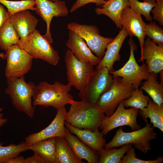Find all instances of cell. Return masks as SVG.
I'll use <instances>...</instances> for the list:
<instances>
[{"instance_id":"obj_1","label":"cell","mask_w":163,"mask_h":163,"mask_svg":"<svg viewBox=\"0 0 163 163\" xmlns=\"http://www.w3.org/2000/svg\"><path fill=\"white\" fill-rule=\"evenodd\" d=\"M72 87L69 84L65 85L57 81L53 84L41 82L38 85H35L34 88L33 106H50L57 110L66 104H70L74 100L69 93Z\"/></svg>"},{"instance_id":"obj_2","label":"cell","mask_w":163,"mask_h":163,"mask_svg":"<svg viewBox=\"0 0 163 163\" xmlns=\"http://www.w3.org/2000/svg\"><path fill=\"white\" fill-rule=\"evenodd\" d=\"M70 104L65 115V121L78 128L99 130L106 116L96 104L74 100Z\"/></svg>"},{"instance_id":"obj_3","label":"cell","mask_w":163,"mask_h":163,"mask_svg":"<svg viewBox=\"0 0 163 163\" xmlns=\"http://www.w3.org/2000/svg\"><path fill=\"white\" fill-rule=\"evenodd\" d=\"M146 123L145 126L141 129L129 132H124L121 126L111 140L105 144L104 149L116 148L131 144L141 152L147 153L151 149L150 141L157 137L153 125L148 122Z\"/></svg>"},{"instance_id":"obj_4","label":"cell","mask_w":163,"mask_h":163,"mask_svg":"<svg viewBox=\"0 0 163 163\" xmlns=\"http://www.w3.org/2000/svg\"><path fill=\"white\" fill-rule=\"evenodd\" d=\"M24 76L14 79H7L5 94L9 96L13 105L18 111L23 112L30 118L34 117V107L32 98L35 84L27 83Z\"/></svg>"},{"instance_id":"obj_5","label":"cell","mask_w":163,"mask_h":163,"mask_svg":"<svg viewBox=\"0 0 163 163\" xmlns=\"http://www.w3.org/2000/svg\"><path fill=\"white\" fill-rule=\"evenodd\" d=\"M18 45L33 59H40L53 66L57 65L60 60L58 52L37 30L35 29Z\"/></svg>"},{"instance_id":"obj_6","label":"cell","mask_w":163,"mask_h":163,"mask_svg":"<svg viewBox=\"0 0 163 163\" xmlns=\"http://www.w3.org/2000/svg\"><path fill=\"white\" fill-rule=\"evenodd\" d=\"M113 78L110 89L100 97L96 104L107 117L112 114L122 101L131 96L135 89L133 85L126 84L121 77L116 76Z\"/></svg>"},{"instance_id":"obj_7","label":"cell","mask_w":163,"mask_h":163,"mask_svg":"<svg viewBox=\"0 0 163 163\" xmlns=\"http://www.w3.org/2000/svg\"><path fill=\"white\" fill-rule=\"evenodd\" d=\"M113 81L112 75L107 67L94 69L78 95L82 101L96 104L100 97L110 89Z\"/></svg>"},{"instance_id":"obj_8","label":"cell","mask_w":163,"mask_h":163,"mask_svg":"<svg viewBox=\"0 0 163 163\" xmlns=\"http://www.w3.org/2000/svg\"><path fill=\"white\" fill-rule=\"evenodd\" d=\"M128 43L130 48L128 60L120 69L109 72L113 78L121 77L127 85H133L135 88H138L142 81L147 79L149 73L146 64L143 62L141 66H139L136 61L134 51L137 50V47L132 38H130Z\"/></svg>"},{"instance_id":"obj_9","label":"cell","mask_w":163,"mask_h":163,"mask_svg":"<svg viewBox=\"0 0 163 163\" xmlns=\"http://www.w3.org/2000/svg\"><path fill=\"white\" fill-rule=\"evenodd\" d=\"M4 58L7 61L5 75L7 79L24 76L30 70L33 58L17 44L12 45L5 50Z\"/></svg>"},{"instance_id":"obj_10","label":"cell","mask_w":163,"mask_h":163,"mask_svg":"<svg viewBox=\"0 0 163 163\" xmlns=\"http://www.w3.org/2000/svg\"><path fill=\"white\" fill-rule=\"evenodd\" d=\"M67 80L69 85L79 91L86 84L94 71V65L77 59L69 49L65 57Z\"/></svg>"},{"instance_id":"obj_11","label":"cell","mask_w":163,"mask_h":163,"mask_svg":"<svg viewBox=\"0 0 163 163\" xmlns=\"http://www.w3.org/2000/svg\"><path fill=\"white\" fill-rule=\"evenodd\" d=\"M67 29L75 32L85 41L91 52L102 59L107 45L113 38L105 37L100 35L99 29L94 25L81 24L75 22L67 24Z\"/></svg>"},{"instance_id":"obj_12","label":"cell","mask_w":163,"mask_h":163,"mask_svg":"<svg viewBox=\"0 0 163 163\" xmlns=\"http://www.w3.org/2000/svg\"><path fill=\"white\" fill-rule=\"evenodd\" d=\"M124 100L119 104L112 115L109 117L106 116L103 121L100 128L104 135L112 130L122 126H129L133 131L140 128V126L137 122L139 109L133 107L125 109Z\"/></svg>"},{"instance_id":"obj_13","label":"cell","mask_w":163,"mask_h":163,"mask_svg":"<svg viewBox=\"0 0 163 163\" xmlns=\"http://www.w3.org/2000/svg\"><path fill=\"white\" fill-rule=\"evenodd\" d=\"M35 1L36 2L35 11L46 23V32L43 36L51 44L53 42L50 28L52 20L54 17L67 16L69 13L68 9L64 1Z\"/></svg>"},{"instance_id":"obj_14","label":"cell","mask_w":163,"mask_h":163,"mask_svg":"<svg viewBox=\"0 0 163 163\" xmlns=\"http://www.w3.org/2000/svg\"><path fill=\"white\" fill-rule=\"evenodd\" d=\"M120 22L123 27L126 28L130 37L135 36L138 38L141 49V57L146 36L145 29L146 25L141 15L136 12L130 7L126 6L121 13Z\"/></svg>"},{"instance_id":"obj_15","label":"cell","mask_w":163,"mask_h":163,"mask_svg":"<svg viewBox=\"0 0 163 163\" xmlns=\"http://www.w3.org/2000/svg\"><path fill=\"white\" fill-rule=\"evenodd\" d=\"M56 115L46 127L41 131L32 133L25 138L28 145L39 141L49 138L65 136L66 132L65 122L66 111L65 106L57 110Z\"/></svg>"},{"instance_id":"obj_16","label":"cell","mask_w":163,"mask_h":163,"mask_svg":"<svg viewBox=\"0 0 163 163\" xmlns=\"http://www.w3.org/2000/svg\"><path fill=\"white\" fill-rule=\"evenodd\" d=\"M146 60L148 71L157 74L163 69V45H157L150 38L145 40L142 55L139 62Z\"/></svg>"},{"instance_id":"obj_17","label":"cell","mask_w":163,"mask_h":163,"mask_svg":"<svg viewBox=\"0 0 163 163\" xmlns=\"http://www.w3.org/2000/svg\"><path fill=\"white\" fill-rule=\"evenodd\" d=\"M66 46L78 60L89 62L94 66L98 65L101 59L94 55L85 40L77 34L69 30L68 39Z\"/></svg>"},{"instance_id":"obj_18","label":"cell","mask_w":163,"mask_h":163,"mask_svg":"<svg viewBox=\"0 0 163 163\" xmlns=\"http://www.w3.org/2000/svg\"><path fill=\"white\" fill-rule=\"evenodd\" d=\"M9 19L19 37L20 42L34 31L38 22L36 18L28 10L18 12L11 16Z\"/></svg>"},{"instance_id":"obj_19","label":"cell","mask_w":163,"mask_h":163,"mask_svg":"<svg viewBox=\"0 0 163 163\" xmlns=\"http://www.w3.org/2000/svg\"><path fill=\"white\" fill-rule=\"evenodd\" d=\"M65 125L71 133L76 135L81 141L94 151L99 153L104 149L106 140L102 132L99 130L93 131L78 128L66 121Z\"/></svg>"},{"instance_id":"obj_20","label":"cell","mask_w":163,"mask_h":163,"mask_svg":"<svg viewBox=\"0 0 163 163\" xmlns=\"http://www.w3.org/2000/svg\"><path fill=\"white\" fill-rule=\"evenodd\" d=\"M128 36L126 28L123 27L118 35L107 45L104 56L97 65L96 69L106 67L109 72L114 71V64L115 62L120 60L119 52L124 40Z\"/></svg>"},{"instance_id":"obj_21","label":"cell","mask_w":163,"mask_h":163,"mask_svg":"<svg viewBox=\"0 0 163 163\" xmlns=\"http://www.w3.org/2000/svg\"><path fill=\"white\" fill-rule=\"evenodd\" d=\"M64 137L76 156L79 159L89 163H99L100 154L89 148L66 128Z\"/></svg>"},{"instance_id":"obj_22","label":"cell","mask_w":163,"mask_h":163,"mask_svg":"<svg viewBox=\"0 0 163 163\" xmlns=\"http://www.w3.org/2000/svg\"><path fill=\"white\" fill-rule=\"evenodd\" d=\"M126 6L130 7L128 0H106L104 5L96 8L95 11L97 15L104 14L109 17L117 28L121 29L123 27L120 22V17L123 10Z\"/></svg>"},{"instance_id":"obj_23","label":"cell","mask_w":163,"mask_h":163,"mask_svg":"<svg viewBox=\"0 0 163 163\" xmlns=\"http://www.w3.org/2000/svg\"><path fill=\"white\" fill-rule=\"evenodd\" d=\"M56 137L37 142L29 145L42 163H55Z\"/></svg>"},{"instance_id":"obj_24","label":"cell","mask_w":163,"mask_h":163,"mask_svg":"<svg viewBox=\"0 0 163 163\" xmlns=\"http://www.w3.org/2000/svg\"><path fill=\"white\" fill-rule=\"evenodd\" d=\"M139 113L145 122L149 118L154 128H157L163 132V104L159 105L150 98L147 107L139 110Z\"/></svg>"},{"instance_id":"obj_25","label":"cell","mask_w":163,"mask_h":163,"mask_svg":"<svg viewBox=\"0 0 163 163\" xmlns=\"http://www.w3.org/2000/svg\"><path fill=\"white\" fill-rule=\"evenodd\" d=\"M55 163H84L75 155L64 137L56 139Z\"/></svg>"},{"instance_id":"obj_26","label":"cell","mask_w":163,"mask_h":163,"mask_svg":"<svg viewBox=\"0 0 163 163\" xmlns=\"http://www.w3.org/2000/svg\"><path fill=\"white\" fill-rule=\"evenodd\" d=\"M157 79V74L149 73L140 89L145 91L154 102L161 105L163 104V84L159 83Z\"/></svg>"},{"instance_id":"obj_27","label":"cell","mask_w":163,"mask_h":163,"mask_svg":"<svg viewBox=\"0 0 163 163\" xmlns=\"http://www.w3.org/2000/svg\"><path fill=\"white\" fill-rule=\"evenodd\" d=\"M20 41L19 37L9 18L0 28V48L5 50L12 45H18Z\"/></svg>"},{"instance_id":"obj_28","label":"cell","mask_w":163,"mask_h":163,"mask_svg":"<svg viewBox=\"0 0 163 163\" xmlns=\"http://www.w3.org/2000/svg\"><path fill=\"white\" fill-rule=\"evenodd\" d=\"M121 146L118 149H104L99 153V163H120L123 157L128 150L132 147V145L127 144Z\"/></svg>"},{"instance_id":"obj_29","label":"cell","mask_w":163,"mask_h":163,"mask_svg":"<svg viewBox=\"0 0 163 163\" xmlns=\"http://www.w3.org/2000/svg\"><path fill=\"white\" fill-rule=\"evenodd\" d=\"M2 144V143L0 142V163H6L8 160L18 155L21 152L29 150V145L25 141L17 145L10 144L3 146Z\"/></svg>"},{"instance_id":"obj_30","label":"cell","mask_w":163,"mask_h":163,"mask_svg":"<svg viewBox=\"0 0 163 163\" xmlns=\"http://www.w3.org/2000/svg\"><path fill=\"white\" fill-rule=\"evenodd\" d=\"M0 3L7 8L10 16L24 10L35 11L36 5L35 0L17 1L0 0Z\"/></svg>"},{"instance_id":"obj_31","label":"cell","mask_w":163,"mask_h":163,"mask_svg":"<svg viewBox=\"0 0 163 163\" xmlns=\"http://www.w3.org/2000/svg\"><path fill=\"white\" fill-rule=\"evenodd\" d=\"M130 7L136 12L143 15L149 21H152L150 12L156 5V0H144L143 2L138 0H128Z\"/></svg>"},{"instance_id":"obj_32","label":"cell","mask_w":163,"mask_h":163,"mask_svg":"<svg viewBox=\"0 0 163 163\" xmlns=\"http://www.w3.org/2000/svg\"><path fill=\"white\" fill-rule=\"evenodd\" d=\"M149 99V96L143 94L142 90L136 88L131 96L124 100V106L126 107H131L142 110L147 107Z\"/></svg>"},{"instance_id":"obj_33","label":"cell","mask_w":163,"mask_h":163,"mask_svg":"<svg viewBox=\"0 0 163 163\" xmlns=\"http://www.w3.org/2000/svg\"><path fill=\"white\" fill-rule=\"evenodd\" d=\"M145 35L157 45H163V29L155 21H150L146 24Z\"/></svg>"},{"instance_id":"obj_34","label":"cell","mask_w":163,"mask_h":163,"mask_svg":"<svg viewBox=\"0 0 163 163\" xmlns=\"http://www.w3.org/2000/svg\"><path fill=\"white\" fill-rule=\"evenodd\" d=\"M121 160L120 163H162V157L159 156L154 160H145L139 159L136 157L135 148L132 147L126 152Z\"/></svg>"},{"instance_id":"obj_35","label":"cell","mask_w":163,"mask_h":163,"mask_svg":"<svg viewBox=\"0 0 163 163\" xmlns=\"http://www.w3.org/2000/svg\"><path fill=\"white\" fill-rule=\"evenodd\" d=\"M151 12L153 14V19L157 21L161 25H163V0L156 1V5L152 9Z\"/></svg>"},{"instance_id":"obj_36","label":"cell","mask_w":163,"mask_h":163,"mask_svg":"<svg viewBox=\"0 0 163 163\" xmlns=\"http://www.w3.org/2000/svg\"><path fill=\"white\" fill-rule=\"evenodd\" d=\"M105 0H77L72 6L70 12H73L78 8L88 3H93L97 6L100 7L104 5L105 2Z\"/></svg>"},{"instance_id":"obj_37","label":"cell","mask_w":163,"mask_h":163,"mask_svg":"<svg viewBox=\"0 0 163 163\" xmlns=\"http://www.w3.org/2000/svg\"><path fill=\"white\" fill-rule=\"evenodd\" d=\"M10 16L4 6L0 3V28L6 20Z\"/></svg>"},{"instance_id":"obj_38","label":"cell","mask_w":163,"mask_h":163,"mask_svg":"<svg viewBox=\"0 0 163 163\" xmlns=\"http://www.w3.org/2000/svg\"><path fill=\"white\" fill-rule=\"evenodd\" d=\"M6 163H25V158L21 156H17L8 160Z\"/></svg>"},{"instance_id":"obj_39","label":"cell","mask_w":163,"mask_h":163,"mask_svg":"<svg viewBox=\"0 0 163 163\" xmlns=\"http://www.w3.org/2000/svg\"><path fill=\"white\" fill-rule=\"evenodd\" d=\"M42 163L40 159L35 155L25 159V163Z\"/></svg>"},{"instance_id":"obj_40","label":"cell","mask_w":163,"mask_h":163,"mask_svg":"<svg viewBox=\"0 0 163 163\" xmlns=\"http://www.w3.org/2000/svg\"><path fill=\"white\" fill-rule=\"evenodd\" d=\"M2 107H0V128L6 124L8 121L7 119L4 117L3 114L2 113Z\"/></svg>"},{"instance_id":"obj_41","label":"cell","mask_w":163,"mask_h":163,"mask_svg":"<svg viewBox=\"0 0 163 163\" xmlns=\"http://www.w3.org/2000/svg\"><path fill=\"white\" fill-rule=\"evenodd\" d=\"M159 73L160 74V78L159 79L161 80V83L163 84V69L161 70Z\"/></svg>"},{"instance_id":"obj_42","label":"cell","mask_w":163,"mask_h":163,"mask_svg":"<svg viewBox=\"0 0 163 163\" xmlns=\"http://www.w3.org/2000/svg\"><path fill=\"white\" fill-rule=\"evenodd\" d=\"M4 53H0V57L1 58L3 59H5L4 58Z\"/></svg>"},{"instance_id":"obj_43","label":"cell","mask_w":163,"mask_h":163,"mask_svg":"<svg viewBox=\"0 0 163 163\" xmlns=\"http://www.w3.org/2000/svg\"><path fill=\"white\" fill-rule=\"evenodd\" d=\"M50 0L53 1V2H55L56 1H57V0Z\"/></svg>"},{"instance_id":"obj_44","label":"cell","mask_w":163,"mask_h":163,"mask_svg":"<svg viewBox=\"0 0 163 163\" xmlns=\"http://www.w3.org/2000/svg\"><path fill=\"white\" fill-rule=\"evenodd\" d=\"M14 1H24V0H13Z\"/></svg>"},{"instance_id":"obj_45","label":"cell","mask_w":163,"mask_h":163,"mask_svg":"<svg viewBox=\"0 0 163 163\" xmlns=\"http://www.w3.org/2000/svg\"><path fill=\"white\" fill-rule=\"evenodd\" d=\"M157 0H156V1Z\"/></svg>"}]
</instances>
